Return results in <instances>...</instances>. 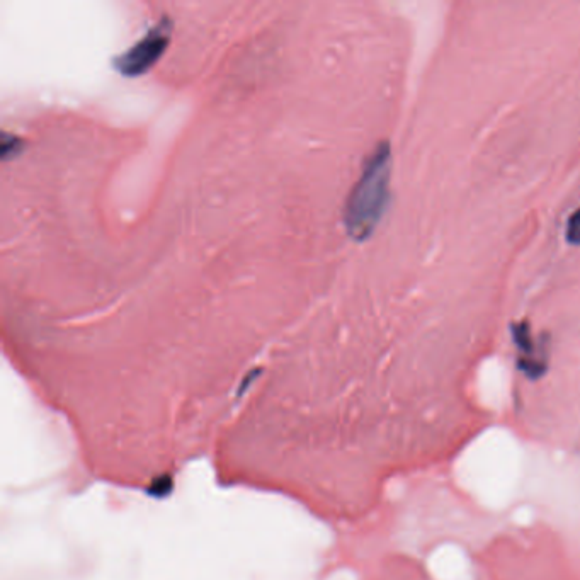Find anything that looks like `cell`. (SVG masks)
<instances>
[{
	"mask_svg": "<svg viewBox=\"0 0 580 580\" xmlns=\"http://www.w3.org/2000/svg\"><path fill=\"white\" fill-rule=\"evenodd\" d=\"M392 171V152L387 142H381L366 160L359 181L344 206V227L351 239L364 242L375 232L387 210L388 186Z\"/></svg>",
	"mask_w": 580,
	"mask_h": 580,
	"instance_id": "1",
	"label": "cell"
},
{
	"mask_svg": "<svg viewBox=\"0 0 580 580\" xmlns=\"http://www.w3.org/2000/svg\"><path fill=\"white\" fill-rule=\"evenodd\" d=\"M171 33V19L167 16L160 18L159 23L148 29L135 45L114 58V69L126 77L147 74L167 50V46L171 43Z\"/></svg>",
	"mask_w": 580,
	"mask_h": 580,
	"instance_id": "2",
	"label": "cell"
},
{
	"mask_svg": "<svg viewBox=\"0 0 580 580\" xmlns=\"http://www.w3.org/2000/svg\"><path fill=\"white\" fill-rule=\"evenodd\" d=\"M24 140L18 135H11L4 131L2 138H0V157L4 162L16 159L19 154H23Z\"/></svg>",
	"mask_w": 580,
	"mask_h": 580,
	"instance_id": "3",
	"label": "cell"
},
{
	"mask_svg": "<svg viewBox=\"0 0 580 580\" xmlns=\"http://www.w3.org/2000/svg\"><path fill=\"white\" fill-rule=\"evenodd\" d=\"M567 240L570 244L580 245V208L570 217L567 225Z\"/></svg>",
	"mask_w": 580,
	"mask_h": 580,
	"instance_id": "4",
	"label": "cell"
}]
</instances>
